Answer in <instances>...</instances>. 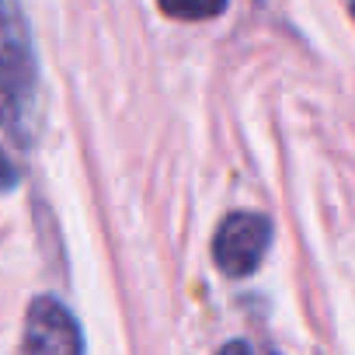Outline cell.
<instances>
[{
	"mask_svg": "<svg viewBox=\"0 0 355 355\" xmlns=\"http://www.w3.org/2000/svg\"><path fill=\"white\" fill-rule=\"evenodd\" d=\"M0 129L21 146L39 129V60L21 0H0Z\"/></svg>",
	"mask_w": 355,
	"mask_h": 355,
	"instance_id": "6da1fadb",
	"label": "cell"
},
{
	"mask_svg": "<svg viewBox=\"0 0 355 355\" xmlns=\"http://www.w3.org/2000/svg\"><path fill=\"white\" fill-rule=\"evenodd\" d=\"M272 244V223L261 213H234L213 237V258L227 275H251Z\"/></svg>",
	"mask_w": 355,
	"mask_h": 355,
	"instance_id": "7a4b0ae2",
	"label": "cell"
},
{
	"mask_svg": "<svg viewBox=\"0 0 355 355\" xmlns=\"http://www.w3.org/2000/svg\"><path fill=\"white\" fill-rule=\"evenodd\" d=\"M25 352L28 355H84V334L73 313L53 300L35 296L25 313Z\"/></svg>",
	"mask_w": 355,
	"mask_h": 355,
	"instance_id": "3957f363",
	"label": "cell"
},
{
	"mask_svg": "<svg viewBox=\"0 0 355 355\" xmlns=\"http://www.w3.org/2000/svg\"><path fill=\"white\" fill-rule=\"evenodd\" d=\"M160 11L178 21H206L227 11V0H157Z\"/></svg>",
	"mask_w": 355,
	"mask_h": 355,
	"instance_id": "277c9868",
	"label": "cell"
},
{
	"mask_svg": "<svg viewBox=\"0 0 355 355\" xmlns=\"http://www.w3.org/2000/svg\"><path fill=\"white\" fill-rule=\"evenodd\" d=\"M15 182H18V171H15V164L8 160V153L0 150V192L15 189Z\"/></svg>",
	"mask_w": 355,
	"mask_h": 355,
	"instance_id": "5b68a950",
	"label": "cell"
},
{
	"mask_svg": "<svg viewBox=\"0 0 355 355\" xmlns=\"http://www.w3.org/2000/svg\"><path fill=\"white\" fill-rule=\"evenodd\" d=\"M220 355H251V348H248L244 341H227V345L220 348Z\"/></svg>",
	"mask_w": 355,
	"mask_h": 355,
	"instance_id": "8992f818",
	"label": "cell"
},
{
	"mask_svg": "<svg viewBox=\"0 0 355 355\" xmlns=\"http://www.w3.org/2000/svg\"><path fill=\"white\" fill-rule=\"evenodd\" d=\"M348 8H352V18H355V0H348Z\"/></svg>",
	"mask_w": 355,
	"mask_h": 355,
	"instance_id": "52a82bcc",
	"label": "cell"
}]
</instances>
